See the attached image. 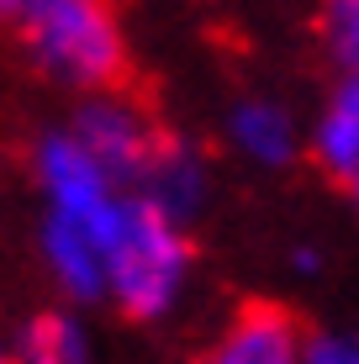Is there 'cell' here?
<instances>
[{"mask_svg": "<svg viewBox=\"0 0 359 364\" xmlns=\"http://www.w3.org/2000/svg\"><path fill=\"white\" fill-rule=\"evenodd\" d=\"M101 254L111 296L127 306V317H159L175 301V285L191 264V248L180 243L175 222L148 200H122V217L111 222Z\"/></svg>", "mask_w": 359, "mask_h": 364, "instance_id": "obj_1", "label": "cell"}, {"mask_svg": "<svg viewBox=\"0 0 359 364\" xmlns=\"http://www.w3.org/2000/svg\"><path fill=\"white\" fill-rule=\"evenodd\" d=\"M27 43L37 64L69 85L106 90L122 74V32L106 0H43L27 16Z\"/></svg>", "mask_w": 359, "mask_h": 364, "instance_id": "obj_2", "label": "cell"}, {"mask_svg": "<svg viewBox=\"0 0 359 364\" xmlns=\"http://www.w3.org/2000/svg\"><path fill=\"white\" fill-rule=\"evenodd\" d=\"M43 180L53 196V217H64L74 228H85L95 243H106L111 222L122 217V196L111 191L117 180L80 137H48L43 143Z\"/></svg>", "mask_w": 359, "mask_h": 364, "instance_id": "obj_3", "label": "cell"}, {"mask_svg": "<svg viewBox=\"0 0 359 364\" xmlns=\"http://www.w3.org/2000/svg\"><path fill=\"white\" fill-rule=\"evenodd\" d=\"M74 137H80V143L106 164L111 180H143L148 164L159 159V148H164V143L154 137V127H148L143 111L127 106V100H117V95L90 100V106L80 111Z\"/></svg>", "mask_w": 359, "mask_h": 364, "instance_id": "obj_4", "label": "cell"}, {"mask_svg": "<svg viewBox=\"0 0 359 364\" xmlns=\"http://www.w3.org/2000/svg\"><path fill=\"white\" fill-rule=\"evenodd\" d=\"M206 364H296V317L286 306L249 301Z\"/></svg>", "mask_w": 359, "mask_h": 364, "instance_id": "obj_5", "label": "cell"}, {"mask_svg": "<svg viewBox=\"0 0 359 364\" xmlns=\"http://www.w3.org/2000/svg\"><path fill=\"white\" fill-rule=\"evenodd\" d=\"M48 259H53L58 280H64L74 296H101V291H111L101 243H95L85 228L64 222V217H53V228H48Z\"/></svg>", "mask_w": 359, "mask_h": 364, "instance_id": "obj_6", "label": "cell"}, {"mask_svg": "<svg viewBox=\"0 0 359 364\" xmlns=\"http://www.w3.org/2000/svg\"><path fill=\"white\" fill-rule=\"evenodd\" d=\"M317 159L338 180H349V185L359 180V74L343 80L333 111L323 117V127H317Z\"/></svg>", "mask_w": 359, "mask_h": 364, "instance_id": "obj_7", "label": "cell"}, {"mask_svg": "<svg viewBox=\"0 0 359 364\" xmlns=\"http://www.w3.org/2000/svg\"><path fill=\"white\" fill-rule=\"evenodd\" d=\"M232 137H238V148H249L254 159H269V164H280V159L291 154V122L280 106H264V100H249V106L232 111Z\"/></svg>", "mask_w": 359, "mask_h": 364, "instance_id": "obj_8", "label": "cell"}, {"mask_svg": "<svg viewBox=\"0 0 359 364\" xmlns=\"http://www.w3.org/2000/svg\"><path fill=\"white\" fill-rule=\"evenodd\" d=\"M27 359H32V364H85L80 328L64 322V317L32 322V333H27Z\"/></svg>", "mask_w": 359, "mask_h": 364, "instance_id": "obj_9", "label": "cell"}, {"mask_svg": "<svg viewBox=\"0 0 359 364\" xmlns=\"http://www.w3.org/2000/svg\"><path fill=\"white\" fill-rule=\"evenodd\" d=\"M323 32L338 64H349V74H359V0H328L323 6Z\"/></svg>", "mask_w": 359, "mask_h": 364, "instance_id": "obj_10", "label": "cell"}, {"mask_svg": "<svg viewBox=\"0 0 359 364\" xmlns=\"http://www.w3.org/2000/svg\"><path fill=\"white\" fill-rule=\"evenodd\" d=\"M312 364H359V354H354V348H338V343H317Z\"/></svg>", "mask_w": 359, "mask_h": 364, "instance_id": "obj_11", "label": "cell"}, {"mask_svg": "<svg viewBox=\"0 0 359 364\" xmlns=\"http://www.w3.org/2000/svg\"><path fill=\"white\" fill-rule=\"evenodd\" d=\"M37 6H43V0H0V16H6V21H21V27H27V16H32Z\"/></svg>", "mask_w": 359, "mask_h": 364, "instance_id": "obj_12", "label": "cell"}, {"mask_svg": "<svg viewBox=\"0 0 359 364\" xmlns=\"http://www.w3.org/2000/svg\"><path fill=\"white\" fill-rule=\"evenodd\" d=\"M354 196H359V180H354Z\"/></svg>", "mask_w": 359, "mask_h": 364, "instance_id": "obj_13", "label": "cell"}]
</instances>
